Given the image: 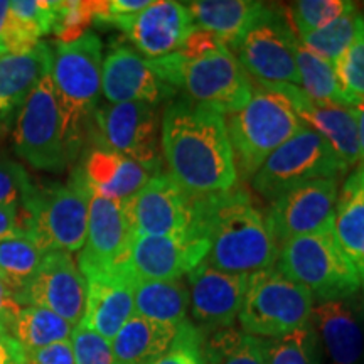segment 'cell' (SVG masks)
I'll return each mask as SVG.
<instances>
[{"mask_svg":"<svg viewBox=\"0 0 364 364\" xmlns=\"http://www.w3.org/2000/svg\"><path fill=\"white\" fill-rule=\"evenodd\" d=\"M267 364H322L314 327L309 324L279 339H263Z\"/></svg>","mask_w":364,"mask_h":364,"instance_id":"obj_36","label":"cell"},{"mask_svg":"<svg viewBox=\"0 0 364 364\" xmlns=\"http://www.w3.org/2000/svg\"><path fill=\"white\" fill-rule=\"evenodd\" d=\"M223 51H230V49H228L226 46L216 38V36L209 34L208 31L199 29V27H194L176 53H179L181 56L184 58L194 59V58L209 56V54H216Z\"/></svg>","mask_w":364,"mask_h":364,"instance_id":"obj_43","label":"cell"},{"mask_svg":"<svg viewBox=\"0 0 364 364\" xmlns=\"http://www.w3.org/2000/svg\"><path fill=\"white\" fill-rule=\"evenodd\" d=\"M294 39V31L275 14L253 27L231 53L252 80L272 85H295L300 88Z\"/></svg>","mask_w":364,"mask_h":364,"instance_id":"obj_16","label":"cell"},{"mask_svg":"<svg viewBox=\"0 0 364 364\" xmlns=\"http://www.w3.org/2000/svg\"><path fill=\"white\" fill-rule=\"evenodd\" d=\"M105 2H85V0H56L53 34L58 43H73L88 33L103 12Z\"/></svg>","mask_w":364,"mask_h":364,"instance_id":"obj_37","label":"cell"},{"mask_svg":"<svg viewBox=\"0 0 364 364\" xmlns=\"http://www.w3.org/2000/svg\"><path fill=\"white\" fill-rule=\"evenodd\" d=\"M361 16H363V24H364V12H361Z\"/></svg>","mask_w":364,"mask_h":364,"instance_id":"obj_50","label":"cell"},{"mask_svg":"<svg viewBox=\"0 0 364 364\" xmlns=\"http://www.w3.org/2000/svg\"><path fill=\"white\" fill-rule=\"evenodd\" d=\"M88 194L78 171L68 184H34L21 201V231L44 252H81L88 231Z\"/></svg>","mask_w":364,"mask_h":364,"instance_id":"obj_5","label":"cell"},{"mask_svg":"<svg viewBox=\"0 0 364 364\" xmlns=\"http://www.w3.org/2000/svg\"><path fill=\"white\" fill-rule=\"evenodd\" d=\"M147 364H211L206 334L191 321H186L177 329L171 348Z\"/></svg>","mask_w":364,"mask_h":364,"instance_id":"obj_39","label":"cell"},{"mask_svg":"<svg viewBox=\"0 0 364 364\" xmlns=\"http://www.w3.org/2000/svg\"><path fill=\"white\" fill-rule=\"evenodd\" d=\"M90 191V189H88ZM130 240L122 203L88 194V231L78 255L80 272L110 270L120 263Z\"/></svg>","mask_w":364,"mask_h":364,"instance_id":"obj_23","label":"cell"},{"mask_svg":"<svg viewBox=\"0 0 364 364\" xmlns=\"http://www.w3.org/2000/svg\"><path fill=\"white\" fill-rule=\"evenodd\" d=\"M122 208L130 236L181 235L196 228V198L167 172L150 177Z\"/></svg>","mask_w":364,"mask_h":364,"instance_id":"obj_13","label":"cell"},{"mask_svg":"<svg viewBox=\"0 0 364 364\" xmlns=\"http://www.w3.org/2000/svg\"><path fill=\"white\" fill-rule=\"evenodd\" d=\"M363 16L359 7L356 6L353 11L346 12L329 26L311 33L304 38H299L306 48L316 53L317 56L324 58L331 65H336V61L343 56L346 49L354 43L358 34L363 29Z\"/></svg>","mask_w":364,"mask_h":364,"instance_id":"obj_34","label":"cell"},{"mask_svg":"<svg viewBox=\"0 0 364 364\" xmlns=\"http://www.w3.org/2000/svg\"><path fill=\"white\" fill-rule=\"evenodd\" d=\"M208 353L211 364H267L263 339L231 329L213 332Z\"/></svg>","mask_w":364,"mask_h":364,"instance_id":"obj_35","label":"cell"},{"mask_svg":"<svg viewBox=\"0 0 364 364\" xmlns=\"http://www.w3.org/2000/svg\"><path fill=\"white\" fill-rule=\"evenodd\" d=\"M24 348L0 326V364H26Z\"/></svg>","mask_w":364,"mask_h":364,"instance_id":"obj_45","label":"cell"},{"mask_svg":"<svg viewBox=\"0 0 364 364\" xmlns=\"http://www.w3.org/2000/svg\"><path fill=\"white\" fill-rule=\"evenodd\" d=\"M179 327L134 314L110 341L117 364H147L171 348Z\"/></svg>","mask_w":364,"mask_h":364,"instance_id":"obj_29","label":"cell"},{"mask_svg":"<svg viewBox=\"0 0 364 364\" xmlns=\"http://www.w3.org/2000/svg\"><path fill=\"white\" fill-rule=\"evenodd\" d=\"M53 48L39 43L21 54H0V127L19 112L36 83L51 73Z\"/></svg>","mask_w":364,"mask_h":364,"instance_id":"obj_26","label":"cell"},{"mask_svg":"<svg viewBox=\"0 0 364 364\" xmlns=\"http://www.w3.org/2000/svg\"><path fill=\"white\" fill-rule=\"evenodd\" d=\"M56 0H16L9 2V14L0 54L27 53L41 43V38L53 33Z\"/></svg>","mask_w":364,"mask_h":364,"instance_id":"obj_28","label":"cell"},{"mask_svg":"<svg viewBox=\"0 0 364 364\" xmlns=\"http://www.w3.org/2000/svg\"><path fill=\"white\" fill-rule=\"evenodd\" d=\"M86 306L81 324L112 341L135 314L134 282L122 268L85 273Z\"/></svg>","mask_w":364,"mask_h":364,"instance_id":"obj_22","label":"cell"},{"mask_svg":"<svg viewBox=\"0 0 364 364\" xmlns=\"http://www.w3.org/2000/svg\"><path fill=\"white\" fill-rule=\"evenodd\" d=\"M102 93L107 103H147L159 107L177 90L159 78L149 59L125 44H117L103 58Z\"/></svg>","mask_w":364,"mask_h":364,"instance_id":"obj_19","label":"cell"},{"mask_svg":"<svg viewBox=\"0 0 364 364\" xmlns=\"http://www.w3.org/2000/svg\"><path fill=\"white\" fill-rule=\"evenodd\" d=\"M275 267L311 292L314 302L354 297L361 290L358 273L336 238L334 228L289 240Z\"/></svg>","mask_w":364,"mask_h":364,"instance_id":"obj_7","label":"cell"},{"mask_svg":"<svg viewBox=\"0 0 364 364\" xmlns=\"http://www.w3.org/2000/svg\"><path fill=\"white\" fill-rule=\"evenodd\" d=\"M26 364H75L71 343H58L38 351L27 353Z\"/></svg>","mask_w":364,"mask_h":364,"instance_id":"obj_44","label":"cell"},{"mask_svg":"<svg viewBox=\"0 0 364 364\" xmlns=\"http://www.w3.org/2000/svg\"><path fill=\"white\" fill-rule=\"evenodd\" d=\"M73 327L70 322L48 309L21 307L14 316L7 332L24 348L26 353L38 351L48 346L66 343L71 339Z\"/></svg>","mask_w":364,"mask_h":364,"instance_id":"obj_31","label":"cell"},{"mask_svg":"<svg viewBox=\"0 0 364 364\" xmlns=\"http://www.w3.org/2000/svg\"><path fill=\"white\" fill-rule=\"evenodd\" d=\"M161 152L167 174L193 198L240 184L225 115L216 108L174 100L161 117Z\"/></svg>","mask_w":364,"mask_h":364,"instance_id":"obj_1","label":"cell"},{"mask_svg":"<svg viewBox=\"0 0 364 364\" xmlns=\"http://www.w3.org/2000/svg\"><path fill=\"white\" fill-rule=\"evenodd\" d=\"M255 81V80H253ZM265 88L275 91L289 102L295 115L307 129H311L326 139L336 154L343 159L351 169L359 164V140L358 122L353 108L338 107L331 103H318L309 98L299 86L287 83H262Z\"/></svg>","mask_w":364,"mask_h":364,"instance_id":"obj_21","label":"cell"},{"mask_svg":"<svg viewBox=\"0 0 364 364\" xmlns=\"http://www.w3.org/2000/svg\"><path fill=\"white\" fill-rule=\"evenodd\" d=\"M21 307L48 309L76 327L86 306V280L71 253L46 252L38 272L16 295Z\"/></svg>","mask_w":364,"mask_h":364,"instance_id":"obj_15","label":"cell"},{"mask_svg":"<svg viewBox=\"0 0 364 364\" xmlns=\"http://www.w3.org/2000/svg\"><path fill=\"white\" fill-rule=\"evenodd\" d=\"M44 250L24 233L0 240V279L16 297L41 267Z\"/></svg>","mask_w":364,"mask_h":364,"instance_id":"obj_33","label":"cell"},{"mask_svg":"<svg viewBox=\"0 0 364 364\" xmlns=\"http://www.w3.org/2000/svg\"><path fill=\"white\" fill-rule=\"evenodd\" d=\"M159 78L181 90L191 102L216 108L223 115L240 112L253 95V81L231 51L203 58H184L179 53L149 59Z\"/></svg>","mask_w":364,"mask_h":364,"instance_id":"obj_6","label":"cell"},{"mask_svg":"<svg viewBox=\"0 0 364 364\" xmlns=\"http://www.w3.org/2000/svg\"><path fill=\"white\" fill-rule=\"evenodd\" d=\"M21 231V204L0 206V240Z\"/></svg>","mask_w":364,"mask_h":364,"instance_id":"obj_46","label":"cell"},{"mask_svg":"<svg viewBox=\"0 0 364 364\" xmlns=\"http://www.w3.org/2000/svg\"><path fill=\"white\" fill-rule=\"evenodd\" d=\"M311 326L322 364H364V300L358 295L314 306Z\"/></svg>","mask_w":364,"mask_h":364,"instance_id":"obj_20","label":"cell"},{"mask_svg":"<svg viewBox=\"0 0 364 364\" xmlns=\"http://www.w3.org/2000/svg\"><path fill=\"white\" fill-rule=\"evenodd\" d=\"M34 182L21 164L0 156V206L21 204Z\"/></svg>","mask_w":364,"mask_h":364,"instance_id":"obj_42","label":"cell"},{"mask_svg":"<svg viewBox=\"0 0 364 364\" xmlns=\"http://www.w3.org/2000/svg\"><path fill=\"white\" fill-rule=\"evenodd\" d=\"M103 44L88 33L73 43H58L53 53L51 80L61 115L63 140L68 157H78L102 93Z\"/></svg>","mask_w":364,"mask_h":364,"instance_id":"obj_3","label":"cell"},{"mask_svg":"<svg viewBox=\"0 0 364 364\" xmlns=\"http://www.w3.org/2000/svg\"><path fill=\"white\" fill-rule=\"evenodd\" d=\"M70 343L75 364H117L110 341L81 322L73 329Z\"/></svg>","mask_w":364,"mask_h":364,"instance_id":"obj_41","label":"cell"},{"mask_svg":"<svg viewBox=\"0 0 364 364\" xmlns=\"http://www.w3.org/2000/svg\"><path fill=\"white\" fill-rule=\"evenodd\" d=\"M356 6L349 0H299L290 6L289 16L297 38H304L329 26Z\"/></svg>","mask_w":364,"mask_h":364,"instance_id":"obj_38","label":"cell"},{"mask_svg":"<svg viewBox=\"0 0 364 364\" xmlns=\"http://www.w3.org/2000/svg\"><path fill=\"white\" fill-rule=\"evenodd\" d=\"M136 316L179 327L189 321V289L184 279L167 282H134Z\"/></svg>","mask_w":364,"mask_h":364,"instance_id":"obj_30","label":"cell"},{"mask_svg":"<svg viewBox=\"0 0 364 364\" xmlns=\"http://www.w3.org/2000/svg\"><path fill=\"white\" fill-rule=\"evenodd\" d=\"M97 24L122 31L145 59H159L176 53L196 27L188 7L172 0L152 2L135 16L103 17Z\"/></svg>","mask_w":364,"mask_h":364,"instance_id":"obj_18","label":"cell"},{"mask_svg":"<svg viewBox=\"0 0 364 364\" xmlns=\"http://www.w3.org/2000/svg\"><path fill=\"white\" fill-rule=\"evenodd\" d=\"M349 167L331 144L304 127L297 135L280 145L252 177L250 184L268 203L287 191L317 179L341 181Z\"/></svg>","mask_w":364,"mask_h":364,"instance_id":"obj_9","label":"cell"},{"mask_svg":"<svg viewBox=\"0 0 364 364\" xmlns=\"http://www.w3.org/2000/svg\"><path fill=\"white\" fill-rule=\"evenodd\" d=\"M194 26L216 36L233 49L253 27L275 16V11L255 0H194L186 2Z\"/></svg>","mask_w":364,"mask_h":364,"instance_id":"obj_24","label":"cell"},{"mask_svg":"<svg viewBox=\"0 0 364 364\" xmlns=\"http://www.w3.org/2000/svg\"><path fill=\"white\" fill-rule=\"evenodd\" d=\"M316 302L311 292L275 265L248 277L238 322L243 334L279 339L311 324Z\"/></svg>","mask_w":364,"mask_h":364,"instance_id":"obj_8","label":"cell"},{"mask_svg":"<svg viewBox=\"0 0 364 364\" xmlns=\"http://www.w3.org/2000/svg\"><path fill=\"white\" fill-rule=\"evenodd\" d=\"M78 174L91 193L117 203L130 199L154 176L139 162L98 145L83 159Z\"/></svg>","mask_w":364,"mask_h":364,"instance_id":"obj_25","label":"cell"},{"mask_svg":"<svg viewBox=\"0 0 364 364\" xmlns=\"http://www.w3.org/2000/svg\"><path fill=\"white\" fill-rule=\"evenodd\" d=\"M294 56L300 76V90L309 98L316 100L318 103L353 108V103L349 102V98L341 88L334 65L306 48L297 36L294 39Z\"/></svg>","mask_w":364,"mask_h":364,"instance_id":"obj_32","label":"cell"},{"mask_svg":"<svg viewBox=\"0 0 364 364\" xmlns=\"http://www.w3.org/2000/svg\"><path fill=\"white\" fill-rule=\"evenodd\" d=\"M14 150L36 169L63 172L70 166L51 73L41 78L19 110Z\"/></svg>","mask_w":364,"mask_h":364,"instance_id":"obj_10","label":"cell"},{"mask_svg":"<svg viewBox=\"0 0 364 364\" xmlns=\"http://www.w3.org/2000/svg\"><path fill=\"white\" fill-rule=\"evenodd\" d=\"M334 233L358 273L364 292V166L346 177L336 203Z\"/></svg>","mask_w":364,"mask_h":364,"instance_id":"obj_27","label":"cell"},{"mask_svg":"<svg viewBox=\"0 0 364 364\" xmlns=\"http://www.w3.org/2000/svg\"><path fill=\"white\" fill-rule=\"evenodd\" d=\"M19 302H17L14 294L9 290V287L0 279V326L4 329L7 331L9 324H11L14 316L19 312Z\"/></svg>","mask_w":364,"mask_h":364,"instance_id":"obj_47","label":"cell"},{"mask_svg":"<svg viewBox=\"0 0 364 364\" xmlns=\"http://www.w3.org/2000/svg\"><path fill=\"white\" fill-rule=\"evenodd\" d=\"M7 14H9V2H6V0H0V39H2L4 27H6Z\"/></svg>","mask_w":364,"mask_h":364,"instance_id":"obj_49","label":"cell"},{"mask_svg":"<svg viewBox=\"0 0 364 364\" xmlns=\"http://www.w3.org/2000/svg\"><path fill=\"white\" fill-rule=\"evenodd\" d=\"M208 241L198 230L167 236H130L118 268L132 282H167L184 279L204 262Z\"/></svg>","mask_w":364,"mask_h":364,"instance_id":"obj_12","label":"cell"},{"mask_svg":"<svg viewBox=\"0 0 364 364\" xmlns=\"http://www.w3.org/2000/svg\"><path fill=\"white\" fill-rule=\"evenodd\" d=\"M196 230L208 241L204 262L216 270L250 277L273 267L279 258L280 247L265 215L240 184L196 199Z\"/></svg>","mask_w":364,"mask_h":364,"instance_id":"obj_2","label":"cell"},{"mask_svg":"<svg viewBox=\"0 0 364 364\" xmlns=\"http://www.w3.org/2000/svg\"><path fill=\"white\" fill-rule=\"evenodd\" d=\"M358 122V140H359V164L364 166V102L353 108Z\"/></svg>","mask_w":364,"mask_h":364,"instance_id":"obj_48","label":"cell"},{"mask_svg":"<svg viewBox=\"0 0 364 364\" xmlns=\"http://www.w3.org/2000/svg\"><path fill=\"white\" fill-rule=\"evenodd\" d=\"M184 280L189 289L191 322L204 334L231 329L243 306L248 277L216 270L201 262Z\"/></svg>","mask_w":364,"mask_h":364,"instance_id":"obj_17","label":"cell"},{"mask_svg":"<svg viewBox=\"0 0 364 364\" xmlns=\"http://www.w3.org/2000/svg\"><path fill=\"white\" fill-rule=\"evenodd\" d=\"M98 147L139 162L154 176L161 174V115L147 103H103L93 113Z\"/></svg>","mask_w":364,"mask_h":364,"instance_id":"obj_11","label":"cell"},{"mask_svg":"<svg viewBox=\"0 0 364 364\" xmlns=\"http://www.w3.org/2000/svg\"><path fill=\"white\" fill-rule=\"evenodd\" d=\"M338 179H317L287 191L270 203L267 225L277 245L334 228Z\"/></svg>","mask_w":364,"mask_h":364,"instance_id":"obj_14","label":"cell"},{"mask_svg":"<svg viewBox=\"0 0 364 364\" xmlns=\"http://www.w3.org/2000/svg\"><path fill=\"white\" fill-rule=\"evenodd\" d=\"M253 81V80H252ZM238 179L250 182L263 162L304 129L289 102L253 81V95L240 112L225 115Z\"/></svg>","mask_w":364,"mask_h":364,"instance_id":"obj_4","label":"cell"},{"mask_svg":"<svg viewBox=\"0 0 364 364\" xmlns=\"http://www.w3.org/2000/svg\"><path fill=\"white\" fill-rule=\"evenodd\" d=\"M334 70L341 88L353 103V108L364 102V26L354 43L336 61Z\"/></svg>","mask_w":364,"mask_h":364,"instance_id":"obj_40","label":"cell"}]
</instances>
